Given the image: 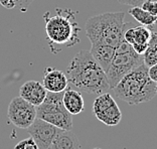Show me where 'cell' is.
I'll list each match as a JSON object with an SVG mask.
<instances>
[{
    "instance_id": "11",
    "label": "cell",
    "mask_w": 157,
    "mask_h": 149,
    "mask_svg": "<svg viewBox=\"0 0 157 149\" xmlns=\"http://www.w3.org/2000/svg\"><path fill=\"white\" fill-rule=\"evenodd\" d=\"M42 85L48 92L59 93V92H63L67 88L69 81H67V74L63 72L48 67L44 70Z\"/></svg>"
},
{
    "instance_id": "7",
    "label": "cell",
    "mask_w": 157,
    "mask_h": 149,
    "mask_svg": "<svg viewBox=\"0 0 157 149\" xmlns=\"http://www.w3.org/2000/svg\"><path fill=\"white\" fill-rule=\"evenodd\" d=\"M93 112L100 122L107 126H116L122 120V112L113 96L109 93L100 94L93 104Z\"/></svg>"
},
{
    "instance_id": "13",
    "label": "cell",
    "mask_w": 157,
    "mask_h": 149,
    "mask_svg": "<svg viewBox=\"0 0 157 149\" xmlns=\"http://www.w3.org/2000/svg\"><path fill=\"white\" fill-rule=\"evenodd\" d=\"M63 103L67 112L72 115L80 114L85 109V102L81 92L69 87L63 91Z\"/></svg>"
},
{
    "instance_id": "17",
    "label": "cell",
    "mask_w": 157,
    "mask_h": 149,
    "mask_svg": "<svg viewBox=\"0 0 157 149\" xmlns=\"http://www.w3.org/2000/svg\"><path fill=\"white\" fill-rule=\"evenodd\" d=\"M143 63L148 68L157 63V31H152L150 40L143 55Z\"/></svg>"
},
{
    "instance_id": "16",
    "label": "cell",
    "mask_w": 157,
    "mask_h": 149,
    "mask_svg": "<svg viewBox=\"0 0 157 149\" xmlns=\"http://www.w3.org/2000/svg\"><path fill=\"white\" fill-rule=\"evenodd\" d=\"M129 14L135 20H137L141 25L153 27L157 23V16L145 11L141 6H133L129 9Z\"/></svg>"
},
{
    "instance_id": "8",
    "label": "cell",
    "mask_w": 157,
    "mask_h": 149,
    "mask_svg": "<svg viewBox=\"0 0 157 149\" xmlns=\"http://www.w3.org/2000/svg\"><path fill=\"white\" fill-rule=\"evenodd\" d=\"M7 117L14 126L27 129L36 118V107L19 97L13 98L7 110Z\"/></svg>"
},
{
    "instance_id": "21",
    "label": "cell",
    "mask_w": 157,
    "mask_h": 149,
    "mask_svg": "<svg viewBox=\"0 0 157 149\" xmlns=\"http://www.w3.org/2000/svg\"><path fill=\"white\" fill-rule=\"evenodd\" d=\"M118 2L120 4L129 5L133 7V6H140L144 2V0H118Z\"/></svg>"
},
{
    "instance_id": "2",
    "label": "cell",
    "mask_w": 157,
    "mask_h": 149,
    "mask_svg": "<svg viewBox=\"0 0 157 149\" xmlns=\"http://www.w3.org/2000/svg\"><path fill=\"white\" fill-rule=\"evenodd\" d=\"M48 47L52 54H58L80 42L81 27L75 19V12L71 9L56 8V14L46 12L44 15Z\"/></svg>"
},
{
    "instance_id": "25",
    "label": "cell",
    "mask_w": 157,
    "mask_h": 149,
    "mask_svg": "<svg viewBox=\"0 0 157 149\" xmlns=\"http://www.w3.org/2000/svg\"><path fill=\"white\" fill-rule=\"evenodd\" d=\"M156 96H157V86H156Z\"/></svg>"
},
{
    "instance_id": "9",
    "label": "cell",
    "mask_w": 157,
    "mask_h": 149,
    "mask_svg": "<svg viewBox=\"0 0 157 149\" xmlns=\"http://www.w3.org/2000/svg\"><path fill=\"white\" fill-rule=\"evenodd\" d=\"M52 124L44 121L42 119L35 118L33 123L26 129L30 137L33 138L35 143L37 144L38 149H48L52 144L55 137L62 131Z\"/></svg>"
},
{
    "instance_id": "18",
    "label": "cell",
    "mask_w": 157,
    "mask_h": 149,
    "mask_svg": "<svg viewBox=\"0 0 157 149\" xmlns=\"http://www.w3.org/2000/svg\"><path fill=\"white\" fill-rule=\"evenodd\" d=\"M14 149H38L37 144L35 143L33 137H28L26 139H23L19 141L15 146Z\"/></svg>"
},
{
    "instance_id": "22",
    "label": "cell",
    "mask_w": 157,
    "mask_h": 149,
    "mask_svg": "<svg viewBox=\"0 0 157 149\" xmlns=\"http://www.w3.org/2000/svg\"><path fill=\"white\" fill-rule=\"evenodd\" d=\"M148 74L153 82L157 83V63L148 68Z\"/></svg>"
},
{
    "instance_id": "24",
    "label": "cell",
    "mask_w": 157,
    "mask_h": 149,
    "mask_svg": "<svg viewBox=\"0 0 157 149\" xmlns=\"http://www.w3.org/2000/svg\"><path fill=\"white\" fill-rule=\"evenodd\" d=\"M93 149H102V148H98V147H96V148H93Z\"/></svg>"
},
{
    "instance_id": "3",
    "label": "cell",
    "mask_w": 157,
    "mask_h": 149,
    "mask_svg": "<svg viewBox=\"0 0 157 149\" xmlns=\"http://www.w3.org/2000/svg\"><path fill=\"white\" fill-rule=\"evenodd\" d=\"M157 83L148 74V67L142 63L123 77L112 90L117 98L129 105H138L156 96Z\"/></svg>"
},
{
    "instance_id": "12",
    "label": "cell",
    "mask_w": 157,
    "mask_h": 149,
    "mask_svg": "<svg viewBox=\"0 0 157 149\" xmlns=\"http://www.w3.org/2000/svg\"><path fill=\"white\" fill-rule=\"evenodd\" d=\"M48 91L37 81H27L19 89V96L33 106H39L44 101Z\"/></svg>"
},
{
    "instance_id": "15",
    "label": "cell",
    "mask_w": 157,
    "mask_h": 149,
    "mask_svg": "<svg viewBox=\"0 0 157 149\" xmlns=\"http://www.w3.org/2000/svg\"><path fill=\"white\" fill-rule=\"evenodd\" d=\"M90 52L102 69L107 72L114 55H116V48L105 44H92Z\"/></svg>"
},
{
    "instance_id": "20",
    "label": "cell",
    "mask_w": 157,
    "mask_h": 149,
    "mask_svg": "<svg viewBox=\"0 0 157 149\" xmlns=\"http://www.w3.org/2000/svg\"><path fill=\"white\" fill-rule=\"evenodd\" d=\"M14 1H15L16 7H18L21 11H23L28 8V6L33 3V0H14Z\"/></svg>"
},
{
    "instance_id": "10",
    "label": "cell",
    "mask_w": 157,
    "mask_h": 149,
    "mask_svg": "<svg viewBox=\"0 0 157 149\" xmlns=\"http://www.w3.org/2000/svg\"><path fill=\"white\" fill-rule=\"evenodd\" d=\"M130 25L131 23H125L123 33L124 40L131 44L135 52L143 55L153 30L150 29V27L144 25H138L136 27H130Z\"/></svg>"
},
{
    "instance_id": "6",
    "label": "cell",
    "mask_w": 157,
    "mask_h": 149,
    "mask_svg": "<svg viewBox=\"0 0 157 149\" xmlns=\"http://www.w3.org/2000/svg\"><path fill=\"white\" fill-rule=\"evenodd\" d=\"M142 63H144L143 56L135 52L133 48L126 52H116L106 72L110 89L112 90L123 77Z\"/></svg>"
},
{
    "instance_id": "19",
    "label": "cell",
    "mask_w": 157,
    "mask_h": 149,
    "mask_svg": "<svg viewBox=\"0 0 157 149\" xmlns=\"http://www.w3.org/2000/svg\"><path fill=\"white\" fill-rule=\"evenodd\" d=\"M141 7L142 9H144L148 13L157 16V1H154V0H144V2L141 4Z\"/></svg>"
},
{
    "instance_id": "4",
    "label": "cell",
    "mask_w": 157,
    "mask_h": 149,
    "mask_svg": "<svg viewBox=\"0 0 157 149\" xmlns=\"http://www.w3.org/2000/svg\"><path fill=\"white\" fill-rule=\"evenodd\" d=\"M125 13L106 12L90 17L85 24L86 35L92 44L115 48L123 38Z\"/></svg>"
},
{
    "instance_id": "1",
    "label": "cell",
    "mask_w": 157,
    "mask_h": 149,
    "mask_svg": "<svg viewBox=\"0 0 157 149\" xmlns=\"http://www.w3.org/2000/svg\"><path fill=\"white\" fill-rule=\"evenodd\" d=\"M69 83L88 94L100 95L110 90L106 72L90 51H81L73 58L67 69Z\"/></svg>"
},
{
    "instance_id": "5",
    "label": "cell",
    "mask_w": 157,
    "mask_h": 149,
    "mask_svg": "<svg viewBox=\"0 0 157 149\" xmlns=\"http://www.w3.org/2000/svg\"><path fill=\"white\" fill-rule=\"evenodd\" d=\"M63 92H48L44 101L36 106V117L63 130H73V115L63 103Z\"/></svg>"
},
{
    "instance_id": "23",
    "label": "cell",
    "mask_w": 157,
    "mask_h": 149,
    "mask_svg": "<svg viewBox=\"0 0 157 149\" xmlns=\"http://www.w3.org/2000/svg\"><path fill=\"white\" fill-rule=\"evenodd\" d=\"M0 4L6 9H13L16 7L15 1L14 0H0Z\"/></svg>"
},
{
    "instance_id": "14",
    "label": "cell",
    "mask_w": 157,
    "mask_h": 149,
    "mask_svg": "<svg viewBox=\"0 0 157 149\" xmlns=\"http://www.w3.org/2000/svg\"><path fill=\"white\" fill-rule=\"evenodd\" d=\"M81 144L72 130H62L48 149H80Z\"/></svg>"
}]
</instances>
